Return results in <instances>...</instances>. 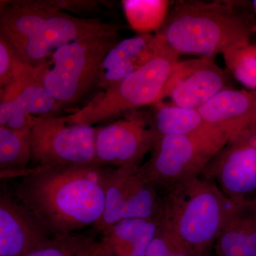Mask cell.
Wrapping results in <instances>:
<instances>
[{
    "label": "cell",
    "mask_w": 256,
    "mask_h": 256,
    "mask_svg": "<svg viewBox=\"0 0 256 256\" xmlns=\"http://www.w3.org/2000/svg\"><path fill=\"white\" fill-rule=\"evenodd\" d=\"M20 178L14 196L54 237L92 228L105 208L114 168L97 164L32 168Z\"/></svg>",
    "instance_id": "1"
},
{
    "label": "cell",
    "mask_w": 256,
    "mask_h": 256,
    "mask_svg": "<svg viewBox=\"0 0 256 256\" xmlns=\"http://www.w3.org/2000/svg\"><path fill=\"white\" fill-rule=\"evenodd\" d=\"M256 24L222 2L178 1L156 34L178 55L214 56L250 43Z\"/></svg>",
    "instance_id": "2"
},
{
    "label": "cell",
    "mask_w": 256,
    "mask_h": 256,
    "mask_svg": "<svg viewBox=\"0 0 256 256\" xmlns=\"http://www.w3.org/2000/svg\"><path fill=\"white\" fill-rule=\"evenodd\" d=\"M233 204L214 182L198 176L166 194L162 222L195 256H208Z\"/></svg>",
    "instance_id": "3"
},
{
    "label": "cell",
    "mask_w": 256,
    "mask_h": 256,
    "mask_svg": "<svg viewBox=\"0 0 256 256\" xmlns=\"http://www.w3.org/2000/svg\"><path fill=\"white\" fill-rule=\"evenodd\" d=\"M160 40L159 50L149 62L102 90L85 107L67 116L68 120L92 126L129 111L163 101L180 55Z\"/></svg>",
    "instance_id": "4"
},
{
    "label": "cell",
    "mask_w": 256,
    "mask_h": 256,
    "mask_svg": "<svg viewBox=\"0 0 256 256\" xmlns=\"http://www.w3.org/2000/svg\"><path fill=\"white\" fill-rule=\"evenodd\" d=\"M119 42L118 34L77 40L60 47L50 60L36 66L44 86L58 106L76 102L96 87L104 58Z\"/></svg>",
    "instance_id": "5"
},
{
    "label": "cell",
    "mask_w": 256,
    "mask_h": 256,
    "mask_svg": "<svg viewBox=\"0 0 256 256\" xmlns=\"http://www.w3.org/2000/svg\"><path fill=\"white\" fill-rule=\"evenodd\" d=\"M229 139L222 132L156 136L150 158L140 168L166 194L182 184L201 176Z\"/></svg>",
    "instance_id": "6"
},
{
    "label": "cell",
    "mask_w": 256,
    "mask_h": 256,
    "mask_svg": "<svg viewBox=\"0 0 256 256\" xmlns=\"http://www.w3.org/2000/svg\"><path fill=\"white\" fill-rule=\"evenodd\" d=\"M96 130L66 116H33L32 168L96 164Z\"/></svg>",
    "instance_id": "7"
},
{
    "label": "cell",
    "mask_w": 256,
    "mask_h": 256,
    "mask_svg": "<svg viewBox=\"0 0 256 256\" xmlns=\"http://www.w3.org/2000/svg\"><path fill=\"white\" fill-rule=\"evenodd\" d=\"M165 195L144 174L140 165L116 168L108 182L104 214L94 228L101 234L126 218L162 220Z\"/></svg>",
    "instance_id": "8"
},
{
    "label": "cell",
    "mask_w": 256,
    "mask_h": 256,
    "mask_svg": "<svg viewBox=\"0 0 256 256\" xmlns=\"http://www.w3.org/2000/svg\"><path fill=\"white\" fill-rule=\"evenodd\" d=\"M202 178L214 182L234 203L256 196V118L229 139Z\"/></svg>",
    "instance_id": "9"
},
{
    "label": "cell",
    "mask_w": 256,
    "mask_h": 256,
    "mask_svg": "<svg viewBox=\"0 0 256 256\" xmlns=\"http://www.w3.org/2000/svg\"><path fill=\"white\" fill-rule=\"evenodd\" d=\"M156 138L151 110L129 111L96 130V164L116 168L140 165Z\"/></svg>",
    "instance_id": "10"
},
{
    "label": "cell",
    "mask_w": 256,
    "mask_h": 256,
    "mask_svg": "<svg viewBox=\"0 0 256 256\" xmlns=\"http://www.w3.org/2000/svg\"><path fill=\"white\" fill-rule=\"evenodd\" d=\"M121 28L98 20L76 18L56 9L42 20L30 38L11 46L18 60L36 67L66 44L89 37L116 35Z\"/></svg>",
    "instance_id": "11"
},
{
    "label": "cell",
    "mask_w": 256,
    "mask_h": 256,
    "mask_svg": "<svg viewBox=\"0 0 256 256\" xmlns=\"http://www.w3.org/2000/svg\"><path fill=\"white\" fill-rule=\"evenodd\" d=\"M0 94V126L11 129L32 128L33 116H52L58 108L44 86L37 67L18 58L12 82Z\"/></svg>",
    "instance_id": "12"
},
{
    "label": "cell",
    "mask_w": 256,
    "mask_h": 256,
    "mask_svg": "<svg viewBox=\"0 0 256 256\" xmlns=\"http://www.w3.org/2000/svg\"><path fill=\"white\" fill-rule=\"evenodd\" d=\"M230 84L228 76L213 58L180 60L168 82L164 99L170 98L173 105L198 110L218 92L230 88Z\"/></svg>",
    "instance_id": "13"
},
{
    "label": "cell",
    "mask_w": 256,
    "mask_h": 256,
    "mask_svg": "<svg viewBox=\"0 0 256 256\" xmlns=\"http://www.w3.org/2000/svg\"><path fill=\"white\" fill-rule=\"evenodd\" d=\"M54 237L9 192L0 195V256H23Z\"/></svg>",
    "instance_id": "14"
},
{
    "label": "cell",
    "mask_w": 256,
    "mask_h": 256,
    "mask_svg": "<svg viewBox=\"0 0 256 256\" xmlns=\"http://www.w3.org/2000/svg\"><path fill=\"white\" fill-rule=\"evenodd\" d=\"M160 43V37L151 34L120 41L104 58L96 88L106 90L142 68L156 54Z\"/></svg>",
    "instance_id": "15"
},
{
    "label": "cell",
    "mask_w": 256,
    "mask_h": 256,
    "mask_svg": "<svg viewBox=\"0 0 256 256\" xmlns=\"http://www.w3.org/2000/svg\"><path fill=\"white\" fill-rule=\"evenodd\" d=\"M198 110L207 124L230 138L256 118V92L225 89Z\"/></svg>",
    "instance_id": "16"
},
{
    "label": "cell",
    "mask_w": 256,
    "mask_h": 256,
    "mask_svg": "<svg viewBox=\"0 0 256 256\" xmlns=\"http://www.w3.org/2000/svg\"><path fill=\"white\" fill-rule=\"evenodd\" d=\"M214 248L217 256H256V208L252 200L233 204Z\"/></svg>",
    "instance_id": "17"
},
{
    "label": "cell",
    "mask_w": 256,
    "mask_h": 256,
    "mask_svg": "<svg viewBox=\"0 0 256 256\" xmlns=\"http://www.w3.org/2000/svg\"><path fill=\"white\" fill-rule=\"evenodd\" d=\"M161 223V218H126L104 230L100 240L116 256H146Z\"/></svg>",
    "instance_id": "18"
},
{
    "label": "cell",
    "mask_w": 256,
    "mask_h": 256,
    "mask_svg": "<svg viewBox=\"0 0 256 256\" xmlns=\"http://www.w3.org/2000/svg\"><path fill=\"white\" fill-rule=\"evenodd\" d=\"M153 106L151 114L156 136H193L222 132L207 124L197 109L185 108L170 102L165 104L163 101Z\"/></svg>",
    "instance_id": "19"
},
{
    "label": "cell",
    "mask_w": 256,
    "mask_h": 256,
    "mask_svg": "<svg viewBox=\"0 0 256 256\" xmlns=\"http://www.w3.org/2000/svg\"><path fill=\"white\" fill-rule=\"evenodd\" d=\"M31 160V127L14 130L0 126V171L28 170Z\"/></svg>",
    "instance_id": "20"
},
{
    "label": "cell",
    "mask_w": 256,
    "mask_h": 256,
    "mask_svg": "<svg viewBox=\"0 0 256 256\" xmlns=\"http://www.w3.org/2000/svg\"><path fill=\"white\" fill-rule=\"evenodd\" d=\"M124 15L130 26L141 34L158 32L164 24L170 12L166 0H124Z\"/></svg>",
    "instance_id": "21"
},
{
    "label": "cell",
    "mask_w": 256,
    "mask_h": 256,
    "mask_svg": "<svg viewBox=\"0 0 256 256\" xmlns=\"http://www.w3.org/2000/svg\"><path fill=\"white\" fill-rule=\"evenodd\" d=\"M224 62L237 82L250 92H256V43L224 52Z\"/></svg>",
    "instance_id": "22"
},
{
    "label": "cell",
    "mask_w": 256,
    "mask_h": 256,
    "mask_svg": "<svg viewBox=\"0 0 256 256\" xmlns=\"http://www.w3.org/2000/svg\"><path fill=\"white\" fill-rule=\"evenodd\" d=\"M96 230L90 233L54 237L44 246L23 256H86L96 240Z\"/></svg>",
    "instance_id": "23"
},
{
    "label": "cell",
    "mask_w": 256,
    "mask_h": 256,
    "mask_svg": "<svg viewBox=\"0 0 256 256\" xmlns=\"http://www.w3.org/2000/svg\"><path fill=\"white\" fill-rule=\"evenodd\" d=\"M146 256H195L192 249L172 229L162 222L148 248Z\"/></svg>",
    "instance_id": "24"
},
{
    "label": "cell",
    "mask_w": 256,
    "mask_h": 256,
    "mask_svg": "<svg viewBox=\"0 0 256 256\" xmlns=\"http://www.w3.org/2000/svg\"><path fill=\"white\" fill-rule=\"evenodd\" d=\"M14 50L2 36H0V88H4L14 78L18 63Z\"/></svg>",
    "instance_id": "25"
},
{
    "label": "cell",
    "mask_w": 256,
    "mask_h": 256,
    "mask_svg": "<svg viewBox=\"0 0 256 256\" xmlns=\"http://www.w3.org/2000/svg\"><path fill=\"white\" fill-rule=\"evenodd\" d=\"M60 10H68L72 12H84L94 10L98 8V3L94 1H54Z\"/></svg>",
    "instance_id": "26"
},
{
    "label": "cell",
    "mask_w": 256,
    "mask_h": 256,
    "mask_svg": "<svg viewBox=\"0 0 256 256\" xmlns=\"http://www.w3.org/2000/svg\"><path fill=\"white\" fill-rule=\"evenodd\" d=\"M88 256H116L101 242L96 240L90 247Z\"/></svg>",
    "instance_id": "27"
},
{
    "label": "cell",
    "mask_w": 256,
    "mask_h": 256,
    "mask_svg": "<svg viewBox=\"0 0 256 256\" xmlns=\"http://www.w3.org/2000/svg\"><path fill=\"white\" fill-rule=\"evenodd\" d=\"M252 6H254V10L255 12V14L256 16V0H254V1L252 2Z\"/></svg>",
    "instance_id": "28"
},
{
    "label": "cell",
    "mask_w": 256,
    "mask_h": 256,
    "mask_svg": "<svg viewBox=\"0 0 256 256\" xmlns=\"http://www.w3.org/2000/svg\"><path fill=\"white\" fill-rule=\"evenodd\" d=\"M252 204H254V206H255L256 208V196L255 197V198H252Z\"/></svg>",
    "instance_id": "29"
},
{
    "label": "cell",
    "mask_w": 256,
    "mask_h": 256,
    "mask_svg": "<svg viewBox=\"0 0 256 256\" xmlns=\"http://www.w3.org/2000/svg\"><path fill=\"white\" fill-rule=\"evenodd\" d=\"M88 252L87 255L86 256H88Z\"/></svg>",
    "instance_id": "30"
}]
</instances>
